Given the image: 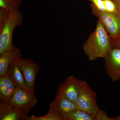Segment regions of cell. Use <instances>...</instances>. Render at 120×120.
<instances>
[{
	"instance_id": "obj_4",
	"label": "cell",
	"mask_w": 120,
	"mask_h": 120,
	"mask_svg": "<svg viewBox=\"0 0 120 120\" xmlns=\"http://www.w3.org/2000/svg\"><path fill=\"white\" fill-rule=\"evenodd\" d=\"M96 97L97 93L87 82L83 81L76 105L78 109L96 114L100 109L97 104Z\"/></svg>"
},
{
	"instance_id": "obj_21",
	"label": "cell",
	"mask_w": 120,
	"mask_h": 120,
	"mask_svg": "<svg viewBox=\"0 0 120 120\" xmlns=\"http://www.w3.org/2000/svg\"><path fill=\"white\" fill-rule=\"evenodd\" d=\"M113 46L120 48V37L112 39Z\"/></svg>"
},
{
	"instance_id": "obj_9",
	"label": "cell",
	"mask_w": 120,
	"mask_h": 120,
	"mask_svg": "<svg viewBox=\"0 0 120 120\" xmlns=\"http://www.w3.org/2000/svg\"><path fill=\"white\" fill-rule=\"evenodd\" d=\"M77 109L75 103L62 95L56 94L50 105L49 110L58 115L62 120H65L68 116Z\"/></svg>"
},
{
	"instance_id": "obj_6",
	"label": "cell",
	"mask_w": 120,
	"mask_h": 120,
	"mask_svg": "<svg viewBox=\"0 0 120 120\" xmlns=\"http://www.w3.org/2000/svg\"><path fill=\"white\" fill-rule=\"evenodd\" d=\"M14 63L21 70L27 85L31 92L34 93L35 82L39 67L37 63L30 59L18 58Z\"/></svg>"
},
{
	"instance_id": "obj_18",
	"label": "cell",
	"mask_w": 120,
	"mask_h": 120,
	"mask_svg": "<svg viewBox=\"0 0 120 120\" xmlns=\"http://www.w3.org/2000/svg\"><path fill=\"white\" fill-rule=\"evenodd\" d=\"M9 11L0 8V31L4 27L8 17Z\"/></svg>"
},
{
	"instance_id": "obj_23",
	"label": "cell",
	"mask_w": 120,
	"mask_h": 120,
	"mask_svg": "<svg viewBox=\"0 0 120 120\" xmlns=\"http://www.w3.org/2000/svg\"><path fill=\"white\" fill-rule=\"evenodd\" d=\"M113 120H120V113L117 116L113 118Z\"/></svg>"
},
{
	"instance_id": "obj_15",
	"label": "cell",
	"mask_w": 120,
	"mask_h": 120,
	"mask_svg": "<svg viewBox=\"0 0 120 120\" xmlns=\"http://www.w3.org/2000/svg\"><path fill=\"white\" fill-rule=\"evenodd\" d=\"M22 4V0H0V8L11 11L19 9Z\"/></svg>"
},
{
	"instance_id": "obj_5",
	"label": "cell",
	"mask_w": 120,
	"mask_h": 120,
	"mask_svg": "<svg viewBox=\"0 0 120 120\" xmlns=\"http://www.w3.org/2000/svg\"><path fill=\"white\" fill-rule=\"evenodd\" d=\"M37 102L34 94L22 88H16L8 105L17 109L30 111Z\"/></svg>"
},
{
	"instance_id": "obj_10",
	"label": "cell",
	"mask_w": 120,
	"mask_h": 120,
	"mask_svg": "<svg viewBox=\"0 0 120 120\" xmlns=\"http://www.w3.org/2000/svg\"><path fill=\"white\" fill-rule=\"evenodd\" d=\"M22 57L21 50L14 45L10 49L0 54V76L7 75L9 65Z\"/></svg>"
},
{
	"instance_id": "obj_8",
	"label": "cell",
	"mask_w": 120,
	"mask_h": 120,
	"mask_svg": "<svg viewBox=\"0 0 120 120\" xmlns=\"http://www.w3.org/2000/svg\"><path fill=\"white\" fill-rule=\"evenodd\" d=\"M104 59L107 75L113 82L120 80V48L113 46Z\"/></svg>"
},
{
	"instance_id": "obj_22",
	"label": "cell",
	"mask_w": 120,
	"mask_h": 120,
	"mask_svg": "<svg viewBox=\"0 0 120 120\" xmlns=\"http://www.w3.org/2000/svg\"><path fill=\"white\" fill-rule=\"evenodd\" d=\"M113 0L115 3L117 9L120 10V0Z\"/></svg>"
},
{
	"instance_id": "obj_3",
	"label": "cell",
	"mask_w": 120,
	"mask_h": 120,
	"mask_svg": "<svg viewBox=\"0 0 120 120\" xmlns=\"http://www.w3.org/2000/svg\"><path fill=\"white\" fill-rule=\"evenodd\" d=\"M92 13L101 20L112 39L120 37V10L113 13L100 11L90 4Z\"/></svg>"
},
{
	"instance_id": "obj_19",
	"label": "cell",
	"mask_w": 120,
	"mask_h": 120,
	"mask_svg": "<svg viewBox=\"0 0 120 120\" xmlns=\"http://www.w3.org/2000/svg\"><path fill=\"white\" fill-rule=\"evenodd\" d=\"M97 120H113V117L107 116L106 111L99 109L96 114Z\"/></svg>"
},
{
	"instance_id": "obj_20",
	"label": "cell",
	"mask_w": 120,
	"mask_h": 120,
	"mask_svg": "<svg viewBox=\"0 0 120 120\" xmlns=\"http://www.w3.org/2000/svg\"><path fill=\"white\" fill-rule=\"evenodd\" d=\"M88 0L91 1L92 4L94 5L95 7L98 9L99 10L102 11H106L103 0Z\"/></svg>"
},
{
	"instance_id": "obj_13",
	"label": "cell",
	"mask_w": 120,
	"mask_h": 120,
	"mask_svg": "<svg viewBox=\"0 0 120 120\" xmlns=\"http://www.w3.org/2000/svg\"><path fill=\"white\" fill-rule=\"evenodd\" d=\"M29 111L17 109L10 105L0 106V120H23Z\"/></svg>"
},
{
	"instance_id": "obj_2",
	"label": "cell",
	"mask_w": 120,
	"mask_h": 120,
	"mask_svg": "<svg viewBox=\"0 0 120 120\" xmlns=\"http://www.w3.org/2000/svg\"><path fill=\"white\" fill-rule=\"evenodd\" d=\"M23 16L19 9L9 11L8 17L0 31V54L10 49L13 44V35L15 29L22 25Z\"/></svg>"
},
{
	"instance_id": "obj_17",
	"label": "cell",
	"mask_w": 120,
	"mask_h": 120,
	"mask_svg": "<svg viewBox=\"0 0 120 120\" xmlns=\"http://www.w3.org/2000/svg\"><path fill=\"white\" fill-rule=\"evenodd\" d=\"M106 11L107 12L113 13L118 11L116 4L113 0H103Z\"/></svg>"
},
{
	"instance_id": "obj_16",
	"label": "cell",
	"mask_w": 120,
	"mask_h": 120,
	"mask_svg": "<svg viewBox=\"0 0 120 120\" xmlns=\"http://www.w3.org/2000/svg\"><path fill=\"white\" fill-rule=\"evenodd\" d=\"M62 120L61 118L53 112L49 110L46 114L41 116L36 117L34 115L31 116H27L23 117V120Z\"/></svg>"
},
{
	"instance_id": "obj_14",
	"label": "cell",
	"mask_w": 120,
	"mask_h": 120,
	"mask_svg": "<svg viewBox=\"0 0 120 120\" xmlns=\"http://www.w3.org/2000/svg\"><path fill=\"white\" fill-rule=\"evenodd\" d=\"M65 120H97L96 114L77 109L70 113Z\"/></svg>"
},
{
	"instance_id": "obj_11",
	"label": "cell",
	"mask_w": 120,
	"mask_h": 120,
	"mask_svg": "<svg viewBox=\"0 0 120 120\" xmlns=\"http://www.w3.org/2000/svg\"><path fill=\"white\" fill-rule=\"evenodd\" d=\"M16 88L7 74L0 76V106L8 105Z\"/></svg>"
},
{
	"instance_id": "obj_1",
	"label": "cell",
	"mask_w": 120,
	"mask_h": 120,
	"mask_svg": "<svg viewBox=\"0 0 120 120\" xmlns=\"http://www.w3.org/2000/svg\"><path fill=\"white\" fill-rule=\"evenodd\" d=\"M113 47V41L101 20L98 19L96 28L84 43V52L90 61L105 58Z\"/></svg>"
},
{
	"instance_id": "obj_7",
	"label": "cell",
	"mask_w": 120,
	"mask_h": 120,
	"mask_svg": "<svg viewBox=\"0 0 120 120\" xmlns=\"http://www.w3.org/2000/svg\"><path fill=\"white\" fill-rule=\"evenodd\" d=\"M83 82L73 76H68L64 82L59 85L56 94L62 95L75 103Z\"/></svg>"
},
{
	"instance_id": "obj_12",
	"label": "cell",
	"mask_w": 120,
	"mask_h": 120,
	"mask_svg": "<svg viewBox=\"0 0 120 120\" xmlns=\"http://www.w3.org/2000/svg\"><path fill=\"white\" fill-rule=\"evenodd\" d=\"M7 75L16 88H22L32 93L27 85L21 70L14 62L9 66Z\"/></svg>"
}]
</instances>
